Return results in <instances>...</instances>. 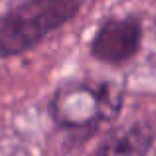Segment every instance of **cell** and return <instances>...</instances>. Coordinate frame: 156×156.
Wrapping results in <instances>:
<instances>
[{
  "instance_id": "cell-2",
  "label": "cell",
  "mask_w": 156,
  "mask_h": 156,
  "mask_svg": "<svg viewBox=\"0 0 156 156\" xmlns=\"http://www.w3.org/2000/svg\"><path fill=\"white\" fill-rule=\"evenodd\" d=\"M122 93L113 83H71L57 89L50 111L53 121L65 129H87L117 119Z\"/></svg>"
},
{
  "instance_id": "cell-1",
  "label": "cell",
  "mask_w": 156,
  "mask_h": 156,
  "mask_svg": "<svg viewBox=\"0 0 156 156\" xmlns=\"http://www.w3.org/2000/svg\"><path fill=\"white\" fill-rule=\"evenodd\" d=\"M85 0H26L0 18V55L10 57L34 48L40 40L63 26Z\"/></svg>"
},
{
  "instance_id": "cell-5",
  "label": "cell",
  "mask_w": 156,
  "mask_h": 156,
  "mask_svg": "<svg viewBox=\"0 0 156 156\" xmlns=\"http://www.w3.org/2000/svg\"><path fill=\"white\" fill-rule=\"evenodd\" d=\"M154 32H156V22H154Z\"/></svg>"
},
{
  "instance_id": "cell-3",
  "label": "cell",
  "mask_w": 156,
  "mask_h": 156,
  "mask_svg": "<svg viewBox=\"0 0 156 156\" xmlns=\"http://www.w3.org/2000/svg\"><path fill=\"white\" fill-rule=\"evenodd\" d=\"M142 30L136 20H107L91 42V53L103 63L121 65L140 48Z\"/></svg>"
},
{
  "instance_id": "cell-4",
  "label": "cell",
  "mask_w": 156,
  "mask_h": 156,
  "mask_svg": "<svg viewBox=\"0 0 156 156\" xmlns=\"http://www.w3.org/2000/svg\"><path fill=\"white\" fill-rule=\"evenodd\" d=\"M154 142V130L146 122H134L109 136L95 156H146Z\"/></svg>"
}]
</instances>
